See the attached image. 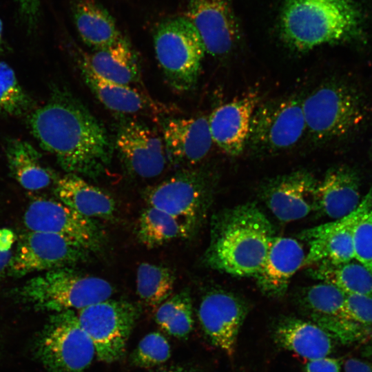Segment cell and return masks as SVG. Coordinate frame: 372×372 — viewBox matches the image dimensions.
<instances>
[{"label":"cell","mask_w":372,"mask_h":372,"mask_svg":"<svg viewBox=\"0 0 372 372\" xmlns=\"http://www.w3.org/2000/svg\"><path fill=\"white\" fill-rule=\"evenodd\" d=\"M371 155H372V138H371Z\"/></svg>","instance_id":"43"},{"label":"cell","mask_w":372,"mask_h":372,"mask_svg":"<svg viewBox=\"0 0 372 372\" xmlns=\"http://www.w3.org/2000/svg\"><path fill=\"white\" fill-rule=\"evenodd\" d=\"M171 348L165 337L157 331L145 335L132 354V362L141 367H152L167 362Z\"/></svg>","instance_id":"35"},{"label":"cell","mask_w":372,"mask_h":372,"mask_svg":"<svg viewBox=\"0 0 372 372\" xmlns=\"http://www.w3.org/2000/svg\"><path fill=\"white\" fill-rule=\"evenodd\" d=\"M248 313L240 297L223 289H213L201 298L198 310L200 324L210 342L231 356L239 331Z\"/></svg>","instance_id":"15"},{"label":"cell","mask_w":372,"mask_h":372,"mask_svg":"<svg viewBox=\"0 0 372 372\" xmlns=\"http://www.w3.org/2000/svg\"><path fill=\"white\" fill-rule=\"evenodd\" d=\"M158 327L177 338H187L194 328L193 306L187 289L172 295L156 309L154 316Z\"/></svg>","instance_id":"30"},{"label":"cell","mask_w":372,"mask_h":372,"mask_svg":"<svg viewBox=\"0 0 372 372\" xmlns=\"http://www.w3.org/2000/svg\"><path fill=\"white\" fill-rule=\"evenodd\" d=\"M306 133L318 144L347 138L365 123L369 107L363 92L340 79L323 82L302 97Z\"/></svg>","instance_id":"4"},{"label":"cell","mask_w":372,"mask_h":372,"mask_svg":"<svg viewBox=\"0 0 372 372\" xmlns=\"http://www.w3.org/2000/svg\"><path fill=\"white\" fill-rule=\"evenodd\" d=\"M22 21L30 29L34 28L40 15V0H16Z\"/></svg>","instance_id":"38"},{"label":"cell","mask_w":372,"mask_h":372,"mask_svg":"<svg viewBox=\"0 0 372 372\" xmlns=\"http://www.w3.org/2000/svg\"><path fill=\"white\" fill-rule=\"evenodd\" d=\"M185 17L197 31L205 52L214 57H226L240 41L229 0H189Z\"/></svg>","instance_id":"14"},{"label":"cell","mask_w":372,"mask_h":372,"mask_svg":"<svg viewBox=\"0 0 372 372\" xmlns=\"http://www.w3.org/2000/svg\"><path fill=\"white\" fill-rule=\"evenodd\" d=\"M258 91H250L216 107L208 117L213 143L231 156L245 149L250 123L259 104Z\"/></svg>","instance_id":"19"},{"label":"cell","mask_w":372,"mask_h":372,"mask_svg":"<svg viewBox=\"0 0 372 372\" xmlns=\"http://www.w3.org/2000/svg\"><path fill=\"white\" fill-rule=\"evenodd\" d=\"M33 352L47 372H85L96 356L91 338L72 310L50 316L34 339Z\"/></svg>","instance_id":"6"},{"label":"cell","mask_w":372,"mask_h":372,"mask_svg":"<svg viewBox=\"0 0 372 372\" xmlns=\"http://www.w3.org/2000/svg\"><path fill=\"white\" fill-rule=\"evenodd\" d=\"M278 30L289 48L303 53L362 39L364 15L355 0H286Z\"/></svg>","instance_id":"3"},{"label":"cell","mask_w":372,"mask_h":372,"mask_svg":"<svg viewBox=\"0 0 372 372\" xmlns=\"http://www.w3.org/2000/svg\"><path fill=\"white\" fill-rule=\"evenodd\" d=\"M154 43L156 59L168 84L178 92L192 89L198 81L206 52L192 23L185 16L162 21L155 29Z\"/></svg>","instance_id":"7"},{"label":"cell","mask_w":372,"mask_h":372,"mask_svg":"<svg viewBox=\"0 0 372 372\" xmlns=\"http://www.w3.org/2000/svg\"><path fill=\"white\" fill-rule=\"evenodd\" d=\"M82 56L96 74L107 81L126 85L140 81L136 54L124 37L107 48Z\"/></svg>","instance_id":"25"},{"label":"cell","mask_w":372,"mask_h":372,"mask_svg":"<svg viewBox=\"0 0 372 372\" xmlns=\"http://www.w3.org/2000/svg\"><path fill=\"white\" fill-rule=\"evenodd\" d=\"M114 146L127 172L139 178L160 175L168 162L162 138L154 129L136 119L121 121Z\"/></svg>","instance_id":"13"},{"label":"cell","mask_w":372,"mask_h":372,"mask_svg":"<svg viewBox=\"0 0 372 372\" xmlns=\"http://www.w3.org/2000/svg\"><path fill=\"white\" fill-rule=\"evenodd\" d=\"M306 254L296 239L274 236L264 262L255 276L260 291L270 298L283 297L291 278L303 267Z\"/></svg>","instance_id":"21"},{"label":"cell","mask_w":372,"mask_h":372,"mask_svg":"<svg viewBox=\"0 0 372 372\" xmlns=\"http://www.w3.org/2000/svg\"><path fill=\"white\" fill-rule=\"evenodd\" d=\"M2 31H3L2 22L0 19V48H1V42H2Z\"/></svg>","instance_id":"42"},{"label":"cell","mask_w":372,"mask_h":372,"mask_svg":"<svg viewBox=\"0 0 372 372\" xmlns=\"http://www.w3.org/2000/svg\"><path fill=\"white\" fill-rule=\"evenodd\" d=\"M361 200L357 171L349 165H337L329 169L318 180L314 211L337 220L353 212Z\"/></svg>","instance_id":"22"},{"label":"cell","mask_w":372,"mask_h":372,"mask_svg":"<svg viewBox=\"0 0 372 372\" xmlns=\"http://www.w3.org/2000/svg\"><path fill=\"white\" fill-rule=\"evenodd\" d=\"M318 183L309 171L296 170L266 181L261 187L260 196L278 220L289 223L315 210Z\"/></svg>","instance_id":"16"},{"label":"cell","mask_w":372,"mask_h":372,"mask_svg":"<svg viewBox=\"0 0 372 372\" xmlns=\"http://www.w3.org/2000/svg\"><path fill=\"white\" fill-rule=\"evenodd\" d=\"M79 65L83 79L100 102L121 114H141L163 118L172 116L176 108L152 99L143 91L107 81L96 74L82 56Z\"/></svg>","instance_id":"18"},{"label":"cell","mask_w":372,"mask_h":372,"mask_svg":"<svg viewBox=\"0 0 372 372\" xmlns=\"http://www.w3.org/2000/svg\"><path fill=\"white\" fill-rule=\"evenodd\" d=\"M192 235L176 218L151 206L143 209L137 223V238L148 249L160 247L178 238H187Z\"/></svg>","instance_id":"28"},{"label":"cell","mask_w":372,"mask_h":372,"mask_svg":"<svg viewBox=\"0 0 372 372\" xmlns=\"http://www.w3.org/2000/svg\"><path fill=\"white\" fill-rule=\"evenodd\" d=\"M6 154L12 176L25 189H42L54 180L53 173L44 164L41 154L29 143L11 138L6 143Z\"/></svg>","instance_id":"27"},{"label":"cell","mask_w":372,"mask_h":372,"mask_svg":"<svg viewBox=\"0 0 372 372\" xmlns=\"http://www.w3.org/2000/svg\"><path fill=\"white\" fill-rule=\"evenodd\" d=\"M273 236L271 222L254 203L225 209L212 217L204 262L232 276L255 277Z\"/></svg>","instance_id":"2"},{"label":"cell","mask_w":372,"mask_h":372,"mask_svg":"<svg viewBox=\"0 0 372 372\" xmlns=\"http://www.w3.org/2000/svg\"><path fill=\"white\" fill-rule=\"evenodd\" d=\"M346 293L324 282L304 288L298 302L311 319L317 317H344Z\"/></svg>","instance_id":"32"},{"label":"cell","mask_w":372,"mask_h":372,"mask_svg":"<svg viewBox=\"0 0 372 372\" xmlns=\"http://www.w3.org/2000/svg\"><path fill=\"white\" fill-rule=\"evenodd\" d=\"M55 194L59 201L88 218L111 220L116 214V203L106 192L81 176L66 174L56 181Z\"/></svg>","instance_id":"24"},{"label":"cell","mask_w":372,"mask_h":372,"mask_svg":"<svg viewBox=\"0 0 372 372\" xmlns=\"http://www.w3.org/2000/svg\"><path fill=\"white\" fill-rule=\"evenodd\" d=\"M73 18L82 41L97 50L107 48L123 37L114 19L96 0H78Z\"/></svg>","instance_id":"26"},{"label":"cell","mask_w":372,"mask_h":372,"mask_svg":"<svg viewBox=\"0 0 372 372\" xmlns=\"http://www.w3.org/2000/svg\"><path fill=\"white\" fill-rule=\"evenodd\" d=\"M158 372H193L181 367H172L161 370Z\"/></svg>","instance_id":"41"},{"label":"cell","mask_w":372,"mask_h":372,"mask_svg":"<svg viewBox=\"0 0 372 372\" xmlns=\"http://www.w3.org/2000/svg\"><path fill=\"white\" fill-rule=\"evenodd\" d=\"M162 139L168 162L176 166H192L209 154L213 141L205 116H169L161 121Z\"/></svg>","instance_id":"17"},{"label":"cell","mask_w":372,"mask_h":372,"mask_svg":"<svg viewBox=\"0 0 372 372\" xmlns=\"http://www.w3.org/2000/svg\"><path fill=\"white\" fill-rule=\"evenodd\" d=\"M28 231L51 233L79 243L92 254L100 251L106 238L96 220L81 216L61 201L38 199L23 216Z\"/></svg>","instance_id":"12"},{"label":"cell","mask_w":372,"mask_h":372,"mask_svg":"<svg viewBox=\"0 0 372 372\" xmlns=\"http://www.w3.org/2000/svg\"><path fill=\"white\" fill-rule=\"evenodd\" d=\"M358 208L349 215L302 231L300 237L309 245L303 267L339 265L354 260L353 227Z\"/></svg>","instance_id":"20"},{"label":"cell","mask_w":372,"mask_h":372,"mask_svg":"<svg viewBox=\"0 0 372 372\" xmlns=\"http://www.w3.org/2000/svg\"><path fill=\"white\" fill-rule=\"evenodd\" d=\"M340 360L332 358H320L309 360L305 366L306 372H340Z\"/></svg>","instance_id":"39"},{"label":"cell","mask_w":372,"mask_h":372,"mask_svg":"<svg viewBox=\"0 0 372 372\" xmlns=\"http://www.w3.org/2000/svg\"><path fill=\"white\" fill-rule=\"evenodd\" d=\"M136 282L139 298L156 309L172 295L176 275L166 266L142 262L137 268Z\"/></svg>","instance_id":"31"},{"label":"cell","mask_w":372,"mask_h":372,"mask_svg":"<svg viewBox=\"0 0 372 372\" xmlns=\"http://www.w3.org/2000/svg\"><path fill=\"white\" fill-rule=\"evenodd\" d=\"M344 317L360 325L372 342V297L346 294Z\"/></svg>","instance_id":"36"},{"label":"cell","mask_w":372,"mask_h":372,"mask_svg":"<svg viewBox=\"0 0 372 372\" xmlns=\"http://www.w3.org/2000/svg\"><path fill=\"white\" fill-rule=\"evenodd\" d=\"M302 101V96L292 95L259 103L246 147L256 154H271L296 146L306 134Z\"/></svg>","instance_id":"9"},{"label":"cell","mask_w":372,"mask_h":372,"mask_svg":"<svg viewBox=\"0 0 372 372\" xmlns=\"http://www.w3.org/2000/svg\"><path fill=\"white\" fill-rule=\"evenodd\" d=\"M15 240L16 236L12 229H0V280L8 270L13 256L12 247Z\"/></svg>","instance_id":"37"},{"label":"cell","mask_w":372,"mask_h":372,"mask_svg":"<svg viewBox=\"0 0 372 372\" xmlns=\"http://www.w3.org/2000/svg\"><path fill=\"white\" fill-rule=\"evenodd\" d=\"M91 254L68 238L28 231L19 239L8 273L12 276L21 277L33 272L73 267L87 261Z\"/></svg>","instance_id":"11"},{"label":"cell","mask_w":372,"mask_h":372,"mask_svg":"<svg viewBox=\"0 0 372 372\" xmlns=\"http://www.w3.org/2000/svg\"><path fill=\"white\" fill-rule=\"evenodd\" d=\"M30 130L41 147L67 173L97 178L111 163L114 145L105 127L65 88L29 116Z\"/></svg>","instance_id":"1"},{"label":"cell","mask_w":372,"mask_h":372,"mask_svg":"<svg viewBox=\"0 0 372 372\" xmlns=\"http://www.w3.org/2000/svg\"><path fill=\"white\" fill-rule=\"evenodd\" d=\"M309 273L313 278L331 284L346 294L372 297V273L356 260L317 265Z\"/></svg>","instance_id":"29"},{"label":"cell","mask_w":372,"mask_h":372,"mask_svg":"<svg viewBox=\"0 0 372 372\" xmlns=\"http://www.w3.org/2000/svg\"><path fill=\"white\" fill-rule=\"evenodd\" d=\"M344 372H372V362L356 358L347 359L344 364Z\"/></svg>","instance_id":"40"},{"label":"cell","mask_w":372,"mask_h":372,"mask_svg":"<svg viewBox=\"0 0 372 372\" xmlns=\"http://www.w3.org/2000/svg\"><path fill=\"white\" fill-rule=\"evenodd\" d=\"M214 178L204 169H183L143 192L147 206L164 211L179 220L192 233L207 212Z\"/></svg>","instance_id":"8"},{"label":"cell","mask_w":372,"mask_h":372,"mask_svg":"<svg viewBox=\"0 0 372 372\" xmlns=\"http://www.w3.org/2000/svg\"><path fill=\"white\" fill-rule=\"evenodd\" d=\"M32 107L33 101L21 86L14 70L0 61V114L23 116Z\"/></svg>","instance_id":"34"},{"label":"cell","mask_w":372,"mask_h":372,"mask_svg":"<svg viewBox=\"0 0 372 372\" xmlns=\"http://www.w3.org/2000/svg\"><path fill=\"white\" fill-rule=\"evenodd\" d=\"M273 339L280 347L309 360L327 357L333 350L331 335L316 323L296 317H283L273 328Z\"/></svg>","instance_id":"23"},{"label":"cell","mask_w":372,"mask_h":372,"mask_svg":"<svg viewBox=\"0 0 372 372\" xmlns=\"http://www.w3.org/2000/svg\"><path fill=\"white\" fill-rule=\"evenodd\" d=\"M73 267L45 271L15 290L21 302L37 311H79L110 299L114 287L106 280L83 273Z\"/></svg>","instance_id":"5"},{"label":"cell","mask_w":372,"mask_h":372,"mask_svg":"<svg viewBox=\"0 0 372 372\" xmlns=\"http://www.w3.org/2000/svg\"><path fill=\"white\" fill-rule=\"evenodd\" d=\"M354 260L372 273V187L358 207L353 227Z\"/></svg>","instance_id":"33"},{"label":"cell","mask_w":372,"mask_h":372,"mask_svg":"<svg viewBox=\"0 0 372 372\" xmlns=\"http://www.w3.org/2000/svg\"><path fill=\"white\" fill-rule=\"evenodd\" d=\"M76 314L94 344L98 360L111 363L124 354L141 308L127 300L107 299L79 310Z\"/></svg>","instance_id":"10"}]
</instances>
